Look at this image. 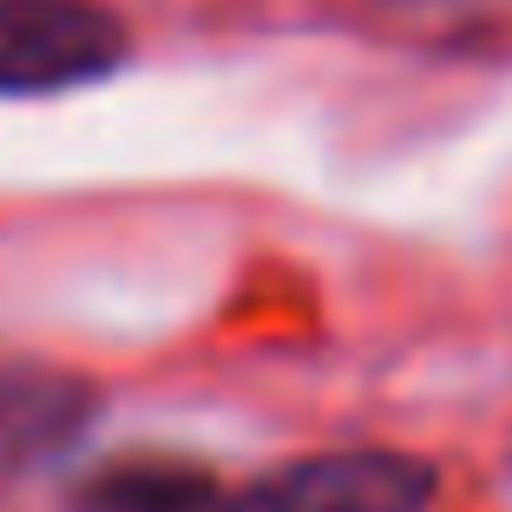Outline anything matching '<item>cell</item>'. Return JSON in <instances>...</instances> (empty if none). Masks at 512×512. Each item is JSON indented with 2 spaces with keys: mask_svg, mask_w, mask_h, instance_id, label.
Instances as JSON below:
<instances>
[{
  "mask_svg": "<svg viewBox=\"0 0 512 512\" xmlns=\"http://www.w3.org/2000/svg\"><path fill=\"white\" fill-rule=\"evenodd\" d=\"M440 473L394 447L309 453L211 499V512H434Z\"/></svg>",
  "mask_w": 512,
  "mask_h": 512,
  "instance_id": "obj_1",
  "label": "cell"
},
{
  "mask_svg": "<svg viewBox=\"0 0 512 512\" xmlns=\"http://www.w3.org/2000/svg\"><path fill=\"white\" fill-rule=\"evenodd\" d=\"M132 33L99 0H0V99H46L112 79Z\"/></svg>",
  "mask_w": 512,
  "mask_h": 512,
  "instance_id": "obj_2",
  "label": "cell"
},
{
  "mask_svg": "<svg viewBox=\"0 0 512 512\" xmlns=\"http://www.w3.org/2000/svg\"><path fill=\"white\" fill-rule=\"evenodd\" d=\"M92 421L99 394L86 375L53 362H0V480L73 460Z\"/></svg>",
  "mask_w": 512,
  "mask_h": 512,
  "instance_id": "obj_3",
  "label": "cell"
},
{
  "mask_svg": "<svg viewBox=\"0 0 512 512\" xmlns=\"http://www.w3.org/2000/svg\"><path fill=\"white\" fill-rule=\"evenodd\" d=\"M224 486L197 460H165V453H125L106 467H86L73 486V512H211Z\"/></svg>",
  "mask_w": 512,
  "mask_h": 512,
  "instance_id": "obj_4",
  "label": "cell"
}]
</instances>
